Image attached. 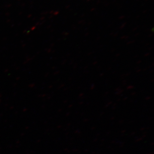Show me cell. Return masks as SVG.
Wrapping results in <instances>:
<instances>
[]
</instances>
